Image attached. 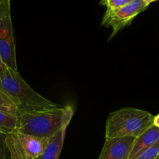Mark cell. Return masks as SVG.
Here are the masks:
<instances>
[{
    "instance_id": "1",
    "label": "cell",
    "mask_w": 159,
    "mask_h": 159,
    "mask_svg": "<svg viewBox=\"0 0 159 159\" xmlns=\"http://www.w3.org/2000/svg\"><path fill=\"white\" fill-rule=\"evenodd\" d=\"M74 110L71 106L19 110L16 130L21 133L50 139L68 128Z\"/></svg>"
},
{
    "instance_id": "2",
    "label": "cell",
    "mask_w": 159,
    "mask_h": 159,
    "mask_svg": "<svg viewBox=\"0 0 159 159\" xmlns=\"http://www.w3.org/2000/svg\"><path fill=\"white\" fill-rule=\"evenodd\" d=\"M155 116L145 110L124 108L109 115L105 139L137 138L153 124Z\"/></svg>"
},
{
    "instance_id": "3",
    "label": "cell",
    "mask_w": 159,
    "mask_h": 159,
    "mask_svg": "<svg viewBox=\"0 0 159 159\" xmlns=\"http://www.w3.org/2000/svg\"><path fill=\"white\" fill-rule=\"evenodd\" d=\"M0 87L10 96L19 110L49 108L59 106L34 91L22 79L18 71H12L9 68L0 76Z\"/></svg>"
},
{
    "instance_id": "4",
    "label": "cell",
    "mask_w": 159,
    "mask_h": 159,
    "mask_svg": "<svg viewBox=\"0 0 159 159\" xmlns=\"http://www.w3.org/2000/svg\"><path fill=\"white\" fill-rule=\"evenodd\" d=\"M49 139L21 133L17 130L6 135V144L12 159H37L44 151Z\"/></svg>"
},
{
    "instance_id": "5",
    "label": "cell",
    "mask_w": 159,
    "mask_h": 159,
    "mask_svg": "<svg viewBox=\"0 0 159 159\" xmlns=\"http://www.w3.org/2000/svg\"><path fill=\"white\" fill-rule=\"evenodd\" d=\"M148 5L143 0H132L127 4L115 9H107L102 25L113 30L110 38L130 24L139 13L147 9Z\"/></svg>"
},
{
    "instance_id": "6",
    "label": "cell",
    "mask_w": 159,
    "mask_h": 159,
    "mask_svg": "<svg viewBox=\"0 0 159 159\" xmlns=\"http://www.w3.org/2000/svg\"><path fill=\"white\" fill-rule=\"evenodd\" d=\"M0 56L9 69L18 71L11 13L0 17Z\"/></svg>"
},
{
    "instance_id": "7",
    "label": "cell",
    "mask_w": 159,
    "mask_h": 159,
    "mask_svg": "<svg viewBox=\"0 0 159 159\" xmlns=\"http://www.w3.org/2000/svg\"><path fill=\"white\" fill-rule=\"evenodd\" d=\"M135 138H117L105 139L98 159H129Z\"/></svg>"
},
{
    "instance_id": "8",
    "label": "cell",
    "mask_w": 159,
    "mask_h": 159,
    "mask_svg": "<svg viewBox=\"0 0 159 159\" xmlns=\"http://www.w3.org/2000/svg\"><path fill=\"white\" fill-rule=\"evenodd\" d=\"M159 141V127L152 124L141 134L135 138L129 159H133Z\"/></svg>"
},
{
    "instance_id": "9",
    "label": "cell",
    "mask_w": 159,
    "mask_h": 159,
    "mask_svg": "<svg viewBox=\"0 0 159 159\" xmlns=\"http://www.w3.org/2000/svg\"><path fill=\"white\" fill-rule=\"evenodd\" d=\"M67 128L62 129L51 138L44 151L37 159H58L62 151Z\"/></svg>"
},
{
    "instance_id": "10",
    "label": "cell",
    "mask_w": 159,
    "mask_h": 159,
    "mask_svg": "<svg viewBox=\"0 0 159 159\" xmlns=\"http://www.w3.org/2000/svg\"><path fill=\"white\" fill-rule=\"evenodd\" d=\"M17 116L0 111V131L8 134L16 130Z\"/></svg>"
},
{
    "instance_id": "11",
    "label": "cell",
    "mask_w": 159,
    "mask_h": 159,
    "mask_svg": "<svg viewBox=\"0 0 159 159\" xmlns=\"http://www.w3.org/2000/svg\"><path fill=\"white\" fill-rule=\"evenodd\" d=\"M0 111L14 116H17L19 112V109L15 102L1 87H0Z\"/></svg>"
},
{
    "instance_id": "12",
    "label": "cell",
    "mask_w": 159,
    "mask_h": 159,
    "mask_svg": "<svg viewBox=\"0 0 159 159\" xmlns=\"http://www.w3.org/2000/svg\"><path fill=\"white\" fill-rule=\"evenodd\" d=\"M159 155V141L133 159H156Z\"/></svg>"
},
{
    "instance_id": "13",
    "label": "cell",
    "mask_w": 159,
    "mask_h": 159,
    "mask_svg": "<svg viewBox=\"0 0 159 159\" xmlns=\"http://www.w3.org/2000/svg\"><path fill=\"white\" fill-rule=\"evenodd\" d=\"M132 0H100V4L106 6L107 9H115L127 4Z\"/></svg>"
},
{
    "instance_id": "14",
    "label": "cell",
    "mask_w": 159,
    "mask_h": 159,
    "mask_svg": "<svg viewBox=\"0 0 159 159\" xmlns=\"http://www.w3.org/2000/svg\"><path fill=\"white\" fill-rule=\"evenodd\" d=\"M6 134L0 131V159H8L7 158V147L6 144Z\"/></svg>"
},
{
    "instance_id": "15",
    "label": "cell",
    "mask_w": 159,
    "mask_h": 159,
    "mask_svg": "<svg viewBox=\"0 0 159 159\" xmlns=\"http://www.w3.org/2000/svg\"><path fill=\"white\" fill-rule=\"evenodd\" d=\"M11 13L10 0H0V17Z\"/></svg>"
},
{
    "instance_id": "16",
    "label": "cell",
    "mask_w": 159,
    "mask_h": 159,
    "mask_svg": "<svg viewBox=\"0 0 159 159\" xmlns=\"http://www.w3.org/2000/svg\"><path fill=\"white\" fill-rule=\"evenodd\" d=\"M7 68L8 67L6 66V64H5L4 61H3L2 58L1 56H0V76L5 72V71H6Z\"/></svg>"
},
{
    "instance_id": "17",
    "label": "cell",
    "mask_w": 159,
    "mask_h": 159,
    "mask_svg": "<svg viewBox=\"0 0 159 159\" xmlns=\"http://www.w3.org/2000/svg\"><path fill=\"white\" fill-rule=\"evenodd\" d=\"M153 124L156 127H159V114L157 115L156 116L154 117V121H153Z\"/></svg>"
},
{
    "instance_id": "18",
    "label": "cell",
    "mask_w": 159,
    "mask_h": 159,
    "mask_svg": "<svg viewBox=\"0 0 159 159\" xmlns=\"http://www.w3.org/2000/svg\"><path fill=\"white\" fill-rule=\"evenodd\" d=\"M143 1H144L145 3H147L148 5H149V4H150V3L156 1V0H143Z\"/></svg>"
},
{
    "instance_id": "19",
    "label": "cell",
    "mask_w": 159,
    "mask_h": 159,
    "mask_svg": "<svg viewBox=\"0 0 159 159\" xmlns=\"http://www.w3.org/2000/svg\"><path fill=\"white\" fill-rule=\"evenodd\" d=\"M156 159H159V155H158V156L157 157V158H156Z\"/></svg>"
},
{
    "instance_id": "20",
    "label": "cell",
    "mask_w": 159,
    "mask_h": 159,
    "mask_svg": "<svg viewBox=\"0 0 159 159\" xmlns=\"http://www.w3.org/2000/svg\"><path fill=\"white\" fill-rule=\"evenodd\" d=\"M8 159H12V158H8Z\"/></svg>"
}]
</instances>
